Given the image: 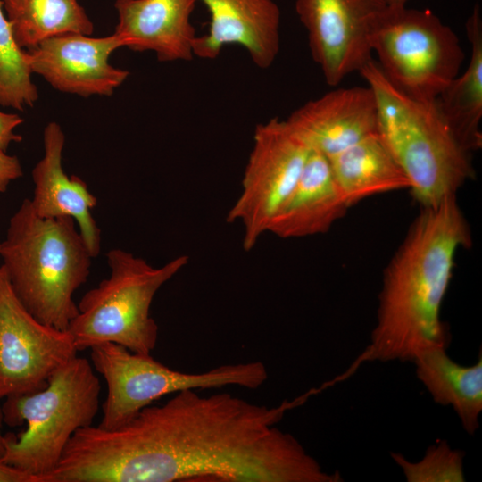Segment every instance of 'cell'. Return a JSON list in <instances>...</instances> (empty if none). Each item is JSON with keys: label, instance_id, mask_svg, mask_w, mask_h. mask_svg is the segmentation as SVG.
<instances>
[{"label": "cell", "instance_id": "obj_1", "mask_svg": "<svg viewBox=\"0 0 482 482\" xmlns=\"http://www.w3.org/2000/svg\"><path fill=\"white\" fill-rule=\"evenodd\" d=\"M185 389L125 424L76 431L57 466L63 482H340L277 427L290 404Z\"/></svg>", "mask_w": 482, "mask_h": 482}, {"label": "cell", "instance_id": "obj_2", "mask_svg": "<svg viewBox=\"0 0 482 482\" xmlns=\"http://www.w3.org/2000/svg\"><path fill=\"white\" fill-rule=\"evenodd\" d=\"M470 241L456 196L421 208L385 270L377 322L358 362H412L424 350L447 349L441 307L457 251Z\"/></svg>", "mask_w": 482, "mask_h": 482}, {"label": "cell", "instance_id": "obj_3", "mask_svg": "<svg viewBox=\"0 0 482 482\" xmlns=\"http://www.w3.org/2000/svg\"><path fill=\"white\" fill-rule=\"evenodd\" d=\"M77 227L71 217H39L25 198L0 241L1 266L17 298L37 320L61 330L78 314L73 295L93 258Z\"/></svg>", "mask_w": 482, "mask_h": 482}, {"label": "cell", "instance_id": "obj_4", "mask_svg": "<svg viewBox=\"0 0 482 482\" xmlns=\"http://www.w3.org/2000/svg\"><path fill=\"white\" fill-rule=\"evenodd\" d=\"M359 72L375 94L378 133L409 178L413 198L424 208L456 196L474 170L436 99L406 96L372 59Z\"/></svg>", "mask_w": 482, "mask_h": 482}, {"label": "cell", "instance_id": "obj_5", "mask_svg": "<svg viewBox=\"0 0 482 482\" xmlns=\"http://www.w3.org/2000/svg\"><path fill=\"white\" fill-rule=\"evenodd\" d=\"M100 392L92 363L77 355L43 388L6 397L1 408L3 421L9 427L25 424L26 429L4 435L0 461L41 482L56 467L74 433L92 425Z\"/></svg>", "mask_w": 482, "mask_h": 482}, {"label": "cell", "instance_id": "obj_6", "mask_svg": "<svg viewBox=\"0 0 482 482\" xmlns=\"http://www.w3.org/2000/svg\"><path fill=\"white\" fill-rule=\"evenodd\" d=\"M108 278L79 300L78 314L68 332L78 351L114 343L131 352L150 354L158 338V326L150 315L161 287L188 263L182 254L161 267L120 248L106 253Z\"/></svg>", "mask_w": 482, "mask_h": 482}, {"label": "cell", "instance_id": "obj_7", "mask_svg": "<svg viewBox=\"0 0 482 482\" xmlns=\"http://www.w3.org/2000/svg\"><path fill=\"white\" fill-rule=\"evenodd\" d=\"M91 363L107 385L99 427L116 428L161 397L185 389L220 388L237 386L248 389L262 386L268 378L259 361L220 365L201 373L172 370L151 354L129 351L114 343L91 347Z\"/></svg>", "mask_w": 482, "mask_h": 482}, {"label": "cell", "instance_id": "obj_8", "mask_svg": "<svg viewBox=\"0 0 482 482\" xmlns=\"http://www.w3.org/2000/svg\"><path fill=\"white\" fill-rule=\"evenodd\" d=\"M386 79L406 96L435 100L459 75L464 53L455 32L428 10L390 6L372 37Z\"/></svg>", "mask_w": 482, "mask_h": 482}, {"label": "cell", "instance_id": "obj_9", "mask_svg": "<svg viewBox=\"0 0 482 482\" xmlns=\"http://www.w3.org/2000/svg\"><path fill=\"white\" fill-rule=\"evenodd\" d=\"M311 148L287 120L278 117L255 127L241 193L226 220L243 226V248L251 251L268 232L303 169Z\"/></svg>", "mask_w": 482, "mask_h": 482}, {"label": "cell", "instance_id": "obj_10", "mask_svg": "<svg viewBox=\"0 0 482 482\" xmlns=\"http://www.w3.org/2000/svg\"><path fill=\"white\" fill-rule=\"evenodd\" d=\"M78 352L68 330L25 309L0 265V399L43 388Z\"/></svg>", "mask_w": 482, "mask_h": 482}, {"label": "cell", "instance_id": "obj_11", "mask_svg": "<svg viewBox=\"0 0 482 482\" xmlns=\"http://www.w3.org/2000/svg\"><path fill=\"white\" fill-rule=\"evenodd\" d=\"M386 0H295L313 61L335 87L370 61L372 37L390 8Z\"/></svg>", "mask_w": 482, "mask_h": 482}, {"label": "cell", "instance_id": "obj_12", "mask_svg": "<svg viewBox=\"0 0 482 482\" xmlns=\"http://www.w3.org/2000/svg\"><path fill=\"white\" fill-rule=\"evenodd\" d=\"M120 47L124 44L114 33L104 37L70 33L45 39L26 54L32 74L54 89L83 97L109 96L129 74L109 62Z\"/></svg>", "mask_w": 482, "mask_h": 482}, {"label": "cell", "instance_id": "obj_13", "mask_svg": "<svg viewBox=\"0 0 482 482\" xmlns=\"http://www.w3.org/2000/svg\"><path fill=\"white\" fill-rule=\"evenodd\" d=\"M210 13L207 33L197 36L194 56L213 60L227 45L242 46L260 69L280 47V10L274 0H200Z\"/></svg>", "mask_w": 482, "mask_h": 482}, {"label": "cell", "instance_id": "obj_14", "mask_svg": "<svg viewBox=\"0 0 482 482\" xmlns=\"http://www.w3.org/2000/svg\"><path fill=\"white\" fill-rule=\"evenodd\" d=\"M287 120L311 149L327 157L378 131L377 100L369 86L331 90Z\"/></svg>", "mask_w": 482, "mask_h": 482}, {"label": "cell", "instance_id": "obj_15", "mask_svg": "<svg viewBox=\"0 0 482 482\" xmlns=\"http://www.w3.org/2000/svg\"><path fill=\"white\" fill-rule=\"evenodd\" d=\"M197 0H116V34L124 47L152 51L160 62L191 61L197 37L191 16Z\"/></svg>", "mask_w": 482, "mask_h": 482}, {"label": "cell", "instance_id": "obj_16", "mask_svg": "<svg viewBox=\"0 0 482 482\" xmlns=\"http://www.w3.org/2000/svg\"><path fill=\"white\" fill-rule=\"evenodd\" d=\"M44 155L34 166L33 197L29 198L34 212L42 218L71 217L92 255L100 252L101 232L91 210L96 197L87 183L76 175L69 177L62 167L65 135L62 127L49 122L43 132Z\"/></svg>", "mask_w": 482, "mask_h": 482}, {"label": "cell", "instance_id": "obj_17", "mask_svg": "<svg viewBox=\"0 0 482 482\" xmlns=\"http://www.w3.org/2000/svg\"><path fill=\"white\" fill-rule=\"evenodd\" d=\"M349 208L328 157L311 149L298 180L273 217L268 232L280 238L323 234Z\"/></svg>", "mask_w": 482, "mask_h": 482}, {"label": "cell", "instance_id": "obj_18", "mask_svg": "<svg viewBox=\"0 0 482 482\" xmlns=\"http://www.w3.org/2000/svg\"><path fill=\"white\" fill-rule=\"evenodd\" d=\"M328 159L350 207L375 195L410 188L409 178L378 131Z\"/></svg>", "mask_w": 482, "mask_h": 482}, {"label": "cell", "instance_id": "obj_19", "mask_svg": "<svg viewBox=\"0 0 482 482\" xmlns=\"http://www.w3.org/2000/svg\"><path fill=\"white\" fill-rule=\"evenodd\" d=\"M416 376L435 403L450 406L463 429L473 436L479 428L482 411V355L470 366L454 362L445 348L419 353L412 362Z\"/></svg>", "mask_w": 482, "mask_h": 482}, {"label": "cell", "instance_id": "obj_20", "mask_svg": "<svg viewBox=\"0 0 482 482\" xmlns=\"http://www.w3.org/2000/svg\"><path fill=\"white\" fill-rule=\"evenodd\" d=\"M465 27L471 47L469 64L436 101L457 140L470 153L482 146V20L478 4Z\"/></svg>", "mask_w": 482, "mask_h": 482}, {"label": "cell", "instance_id": "obj_21", "mask_svg": "<svg viewBox=\"0 0 482 482\" xmlns=\"http://www.w3.org/2000/svg\"><path fill=\"white\" fill-rule=\"evenodd\" d=\"M18 46L29 50L52 37L91 35L94 24L78 0H1Z\"/></svg>", "mask_w": 482, "mask_h": 482}, {"label": "cell", "instance_id": "obj_22", "mask_svg": "<svg viewBox=\"0 0 482 482\" xmlns=\"http://www.w3.org/2000/svg\"><path fill=\"white\" fill-rule=\"evenodd\" d=\"M31 75L26 50L18 46L0 0V104L19 111L32 107L38 92Z\"/></svg>", "mask_w": 482, "mask_h": 482}, {"label": "cell", "instance_id": "obj_23", "mask_svg": "<svg viewBox=\"0 0 482 482\" xmlns=\"http://www.w3.org/2000/svg\"><path fill=\"white\" fill-rule=\"evenodd\" d=\"M464 455L462 450L452 448L445 440L431 445L419 461L391 453L408 482H463Z\"/></svg>", "mask_w": 482, "mask_h": 482}, {"label": "cell", "instance_id": "obj_24", "mask_svg": "<svg viewBox=\"0 0 482 482\" xmlns=\"http://www.w3.org/2000/svg\"><path fill=\"white\" fill-rule=\"evenodd\" d=\"M23 122V119L16 113L0 112V150L6 152L8 146L15 142H21L22 137L14 129Z\"/></svg>", "mask_w": 482, "mask_h": 482}, {"label": "cell", "instance_id": "obj_25", "mask_svg": "<svg viewBox=\"0 0 482 482\" xmlns=\"http://www.w3.org/2000/svg\"><path fill=\"white\" fill-rule=\"evenodd\" d=\"M22 176L18 157L0 150V193L6 191L8 185Z\"/></svg>", "mask_w": 482, "mask_h": 482}, {"label": "cell", "instance_id": "obj_26", "mask_svg": "<svg viewBox=\"0 0 482 482\" xmlns=\"http://www.w3.org/2000/svg\"><path fill=\"white\" fill-rule=\"evenodd\" d=\"M0 482H36L30 475L0 461Z\"/></svg>", "mask_w": 482, "mask_h": 482}, {"label": "cell", "instance_id": "obj_27", "mask_svg": "<svg viewBox=\"0 0 482 482\" xmlns=\"http://www.w3.org/2000/svg\"><path fill=\"white\" fill-rule=\"evenodd\" d=\"M2 421H3V418H2L1 409H0V458L3 456L4 452V435L1 432Z\"/></svg>", "mask_w": 482, "mask_h": 482}, {"label": "cell", "instance_id": "obj_28", "mask_svg": "<svg viewBox=\"0 0 482 482\" xmlns=\"http://www.w3.org/2000/svg\"><path fill=\"white\" fill-rule=\"evenodd\" d=\"M392 6H403L406 5L408 0H386Z\"/></svg>", "mask_w": 482, "mask_h": 482}]
</instances>
